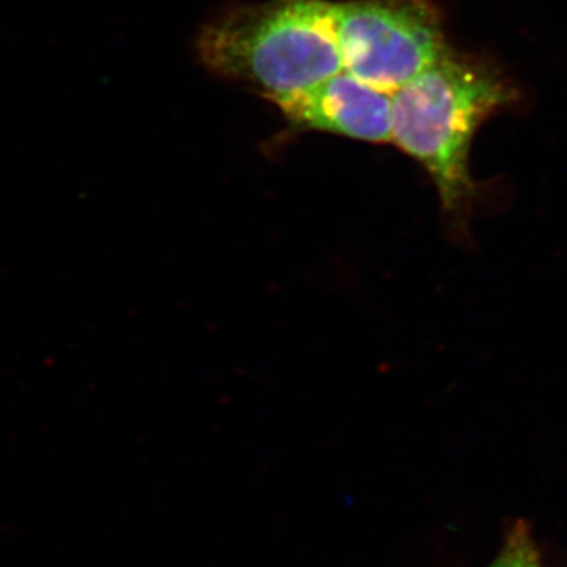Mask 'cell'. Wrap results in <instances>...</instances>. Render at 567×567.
Here are the masks:
<instances>
[{
    "instance_id": "6da1fadb",
    "label": "cell",
    "mask_w": 567,
    "mask_h": 567,
    "mask_svg": "<svg viewBox=\"0 0 567 567\" xmlns=\"http://www.w3.org/2000/svg\"><path fill=\"white\" fill-rule=\"evenodd\" d=\"M516 91L491 63L447 50L393 93V140L434 182L454 240L470 241L483 189L470 171L472 142Z\"/></svg>"
},
{
    "instance_id": "7a4b0ae2",
    "label": "cell",
    "mask_w": 567,
    "mask_h": 567,
    "mask_svg": "<svg viewBox=\"0 0 567 567\" xmlns=\"http://www.w3.org/2000/svg\"><path fill=\"white\" fill-rule=\"evenodd\" d=\"M197 51L213 73L275 96L315 87L344 70L327 0H265L223 14L200 33Z\"/></svg>"
},
{
    "instance_id": "3957f363",
    "label": "cell",
    "mask_w": 567,
    "mask_h": 567,
    "mask_svg": "<svg viewBox=\"0 0 567 567\" xmlns=\"http://www.w3.org/2000/svg\"><path fill=\"white\" fill-rule=\"evenodd\" d=\"M344 70L394 93L450 50L432 0H350L333 3Z\"/></svg>"
},
{
    "instance_id": "277c9868",
    "label": "cell",
    "mask_w": 567,
    "mask_h": 567,
    "mask_svg": "<svg viewBox=\"0 0 567 567\" xmlns=\"http://www.w3.org/2000/svg\"><path fill=\"white\" fill-rule=\"evenodd\" d=\"M298 128L386 144L393 140V93L342 70L315 87L270 99Z\"/></svg>"
},
{
    "instance_id": "5b68a950",
    "label": "cell",
    "mask_w": 567,
    "mask_h": 567,
    "mask_svg": "<svg viewBox=\"0 0 567 567\" xmlns=\"http://www.w3.org/2000/svg\"><path fill=\"white\" fill-rule=\"evenodd\" d=\"M487 567H543V557L532 529L518 520L507 533L505 546Z\"/></svg>"
}]
</instances>
